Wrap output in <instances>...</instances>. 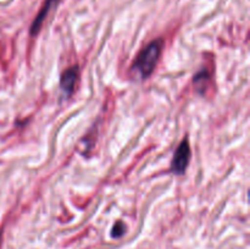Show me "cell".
I'll return each mask as SVG.
<instances>
[{
    "instance_id": "5b68a950",
    "label": "cell",
    "mask_w": 250,
    "mask_h": 249,
    "mask_svg": "<svg viewBox=\"0 0 250 249\" xmlns=\"http://www.w3.org/2000/svg\"><path fill=\"white\" fill-rule=\"evenodd\" d=\"M125 232V225L122 224V222H117L116 225L114 226V228H112V237H115V238H119V237H121L122 234H124Z\"/></svg>"
},
{
    "instance_id": "277c9868",
    "label": "cell",
    "mask_w": 250,
    "mask_h": 249,
    "mask_svg": "<svg viewBox=\"0 0 250 249\" xmlns=\"http://www.w3.org/2000/svg\"><path fill=\"white\" fill-rule=\"evenodd\" d=\"M78 80V67L77 66H72V67L67 68L65 72L62 73L60 78V87L66 94H71L72 90L75 89L76 82Z\"/></svg>"
},
{
    "instance_id": "7a4b0ae2",
    "label": "cell",
    "mask_w": 250,
    "mask_h": 249,
    "mask_svg": "<svg viewBox=\"0 0 250 249\" xmlns=\"http://www.w3.org/2000/svg\"><path fill=\"white\" fill-rule=\"evenodd\" d=\"M190 160V146L187 141H183L182 143L178 145L177 150H176L175 156H173L172 165L171 168L177 175H182L187 168L188 164Z\"/></svg>"
},
{
    "instance_id": "3957f363",
    "label": "cell",
    "mask_w": 250,
    "mask_h": 249,
    "mask_svg": "<svg viewBox=\"0 0 250 249\" xmlns=\"http://www.w3.org/2000/svg\"><path fill=\"white\" fill-rule=\"evenodd\" d=\"M59 0H46L45 2H44L43 7L41 9V11L38 12V15H37V17L34 19L33 23H32L31 26V34L32 36H34V34H37L39 32V29L42 28V24H43L44 20L48 17L49 12L53 10V7H55L56 5H58Z\"/></svg>"
},
{
    "instance_id": "6da1fadb",
    "label": "cell",
    "mask_w": 250,
    "mask_h": 249,
    "mask_svg": "<svg viewBox=\"0 0 250 249\" xmlns=\"http://www.w3.org/2000/svg\"><path fill=\"white\" fill-rule=\"evenodd\" d=\"M163 46L164 42L161 38H158L155 39V41L150 42V43L138 54L137 59L134 60L133 65H132V70L136 71L142 78H148L149 76L153 73L159 59H160Z\"/></svg>"
}]
</instances>
